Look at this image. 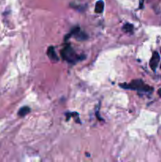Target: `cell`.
<instances>
[{
  "label": "cell",
  "instance_id": "10",
  "mask_svg": "<svg viewBox=\"0 0 161 162\" xmlns=\"http://www.w3.org/2000/svg\"></svg>",
  "mask_w": 161,
  "mask_h": 162
},
{
  "label": "cell",
  "instance_id": "8",
  "mask_svg": "<svg viewBox=\"0 0 161 162\" xmlns=\"http://www.w3.org/2000/svg\"><path fill=\"white\" fill-rule=\"evenodd\" d=\"M145 0H140V7L142 8V6H143V3H144Z\"/></svg>",
  "mask_w": 161,
  "mask_h": 162
},
{
  "label": "cell",
  "instance_id": "4",
  "mask_svg": "<svg viewBox=\"0 0 161 162\" xmlns=\"http://www.w3.org/2000/svg\"><path fill=\"white\" fill-rule=\"evenodd\" d=\"M47 55L48 57L52 59V61H58L59 60V57L56 55V52H55V49L53 47H48L47 49Z\"/></svg>",
  "mask_w": 161,
  "mask_h": 162
},
{
  "label": "cell",
  "instance_id": "9",
  "mask_svg": "<svg viewBox=\"0 0 161 162\" xmlns=\"http://www.w3.org/2000/svg\"><path fill=\"white\" fill-rule=\"evenodd\" d=\"M158 94L160 95V96L161 97V89H160L158 90Z\"/></svg>",
  "mask_w": 161,
  "mask_h": 162
},
{
  "label": "cell",
  "instance_id": "2",
  "mask_svg": "<svg viewBox=\"0 0 161 162\" xmlns=\"http://www.w3.org/2000/svg\"><path fill=\"white\" fill-rule=\"evenodd\" d=\"M61 55L63 56V58L64 59L69 62V63H74L75 61H77V59H80V57L77 56V55L76 54V52H74L73 48L68 45V46H66L62 51H61Z\"/></svg>",
  "mask_w": 161,
  "mask_h": 162
},
{
  "label": "cell",
  "instance_id": "3",
  "mask_svg": "<svg viewBox=\"0 0 161 162\" xmlns=\"http://www.w3.org/2000/svg\"><path fill=\"white\" fill-rule=\"evenodd\" d=\"M159 63H160V55H159L158 52H153V56L150 59V63H149L150 67L153 71H156Z\"/></svg>",
  "mask_w": 161,
  "mask_h": 162
},
{
  "label": "cell",
  "instance_id": "5",
  "mask_svg": "<svg viewBox=\"0 0 161 162\" xmlns=\"http://www.w3.org/2000/svg\"><path fill=\"white\" fill-rule=\"evenodd\" d=\"M104 3L102 0H100L96 3V6H95V12L97 14L102 13L104 11Z\"/></svg>",
  "mask_w": 161,
  "mask_h": 162
},
{
  "label": "cell",
  "instance_id": "1",
  "mask_svg": "<svg viewBox=\"0 0 161 162\" xmlns=\"http://www.w3.org/2000/svg\"><path fill=\"white\" fill-rule=\"evenodd\" d=\"M122 88L129 89H133V90L143 91V92H151L153 90V89L146 85L142 82L141 80L137 79L132 81L130 84H122L120 85Z\"/></svg>",
  "mask_w": 161,
  "mask_h": 162
},
{
  "label": "cell",
  "instance_id": "7",
  "mask_svg": "<svg viewBox=\"0 0 161 162\" xmlns=\"http://www.w3.org/2000/svg\"><path fill=\"white\" fill-rule=\"evenodd\" d=\"M123 30L125 31V32H126V33H130V32H132L133 29H134V26H133V25L127 23V24H126V25L123 26Z\"/></svg>",
  "mask_w": 161,
  "mask_h": 162
},
{
  "label": "cell",
  "instance_id": "6",
  "mask_svg": "<svg viewBox=\"0 0 161 162\" xmlns=\"http://www.w3.org/2000/svg\"><path fill=\"white\" fill-rule=\"evenodd\" d=\"M29 112H30V108L28 107V106H25V107H22L20 108V110L18 111V115L22 117V116H25Z\"/></svg>",
  "mask_w": 161,
  "mask_h": 162
}]
</instances>
